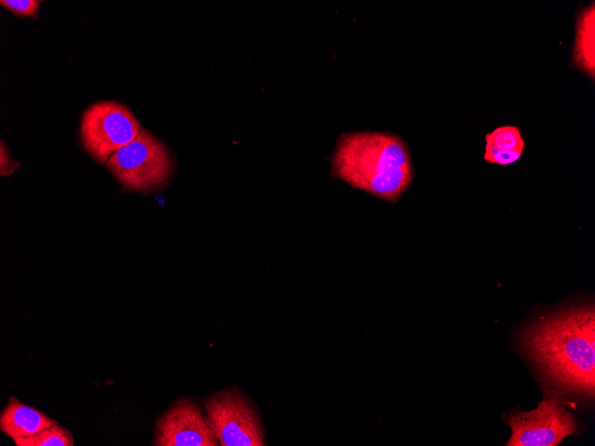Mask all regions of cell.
I'll use <instances>...</instances> for the list:
<instances>
[{"label":"cell","mask_w":595,"mask_h":446,"mask_svg":"<svg viewBox=\"0 0 595 446\" xmlns=\"http://www.w3.org/2000/svg\"><path fill=\"white\" fill-rule=\"evenodd\" d=\"M522 346L549 382L583 398L594 396L595 313L591 304L553 312L525 329Z\"/></svg>","instance_id":"obj_1"},{"label":"cell","mask_w":595,"mask_h":446,"mask_svg":"<svg viewBox=\"0 0 595 446\" xmlns=\"http://www.w3.org/2000/svg\"><path fill=\"white\" fill-rule=\"evenodd\" d=\"M332 174L352 187L395 202L412 180L406 145L381 132L344 134L331 159Z\"/></svg>","instance_id":"obj_2"},{"label":"cell","mask_w":595,"mask_h":446,"mask_svg":"<svg viewBox=\"0 0 595 446\" xmlns=\"http://www.w3.org/2000/svg\"><path fill=\"white\" fill-rule=\"evenodd\" d=\"M206 421L221 446H264V428L252 402L237 387L202 401Z\"/></svg>","instance_id":"obj_3"},{"label":"cell","mask_w":595,"mask_h":446,"mask_svg":"<svg viewBox=\"0 0 595 446\" xmlns=\"http://www.w3.org/2000/svg\"><path fill=\"white\" fill-rule=\"evenodd\" d=\"M107 167L125 188L139 191L161 186L173 170L167 148L143 128L110 157Z\"/></svg>","instance_id":"obj_4"},{"label":"cell","mask_w":595,"mask_h":446,"mask_svg":"<svg viewBox=\"0 0 595 446\" xmlns=\"http://www.w3.org/2000/svg\"><path fill=\"white\" fill-rule=\"evenodd\" d=\"M140 132L133 113L116 101H100L84 112L81 138L85 149L99 162L105 163L110 154L131 142Z\"/></svg>","instance_id":"obj_5"},{"label":"cell","mask_w":595,"mask_h":446,"mask_svg":"<svg viewBox=\"0 0 595 446\" xmlns=\"http://www.w3.org/2000/svg\"><path fill=\"white\" fill-rule=\"evenodd\" d=\"M511 435L507 446H556L576 432L577 424L557 398L546 397L530 411H516L508 421Z\"/></svg>","instance_id":"obj_6"},{"label":"cell","mask_w":595,"mask_h":446,"mask_svg":"<svg viewBox=\"0 0 595 446\" xmlns=\"http://www.w3.org/2000/svg\"><path fill=\"white\" fill-rule=\"evenodd\" d=\"M152 445L217 446L199 403L189 397L175 400L156 421Z\"/></svg>","instance_id":"obj_7"},{"label":"cell","mask_w":595,"mask_h":446,"mask_svg":"<svg viewBox=\"0 0 595 446\" xmlns=\"http://www.w3.org/2000/svg\"><path fill=\"white\" fill-rule=\"evenodd\" d=\"M57 423L37 409L10 396L0 413V430L12 439L35 435Z\"/></svg>","instance_id":"obj_8"},{"label":"cell","mask_w":595,"mask_h":446,"mask_svg":"<svg viewBox=\"0 0 595 446\" xmlns=\"http://www.w3.org/2000/svg\"><path fill=\"white\" fill-rule=\"evenodd\" d=\"M484 159L491 164L506 166L522 155L525 142L517 126H501L485 137Z\"/></svg>","instance_id":"obj_9"},{"label":"cell","mask_w":595,"mask_h":446,"mask_svg":"<svg viewBox=\"0 0 595 446\" xmlns=\"http://www.w3.org/2000/svg\"><path fill=\"white\" fill-rule=\"evenodd\" d=\"M595 5L592 2L581 11L576 22L574 61L578 69L595 76Z\"/></svg>","instance_id":"obj_10"},{"label":"cell","mask_w":595,"mask_h":446,"mask_svg":"<svg viewBox=\"0 0 595 446\" xmlns=\"http://www.w3.org/2000/svg\"><path fill=\"white\" fill-rule=\"evenodd\" d=\"M16 446H73L74 438L72 434L65 426L58 422L45 428L38 434L25 437L12 439Z\"/></svg>","instance_id":"obj_11"},{"label":"cell","mask_w":595,"mask_h":446,"mask_svg":"<svg viewBox=\"0 0 595 446\" xmlns=\"http://www.w3.org/2000/svg\"><path fill=\"white\" fill-rule=\"evenodd\" d=\"M40 1L36 0H1L2 6L21 16H34L39 8Z\"/></svg>","instance_id":"obj_12"},{"label":"cell","mask_w":595,"mask_h":446,"mask_svg":"<svg viewBox=\"0 0 595 446\" xmlns=\"http://www.w3.org/2000/svg\"><path fill=\"white\" fill-rule=\"evenodd\" d=\"M0 174L1 176H7L12 174L14 170L20 166V163L15 162L7 150V147L4 144V142L1 141V150H0Z\"/></svg>","instance_id":"obj_13"}]
</instances>
